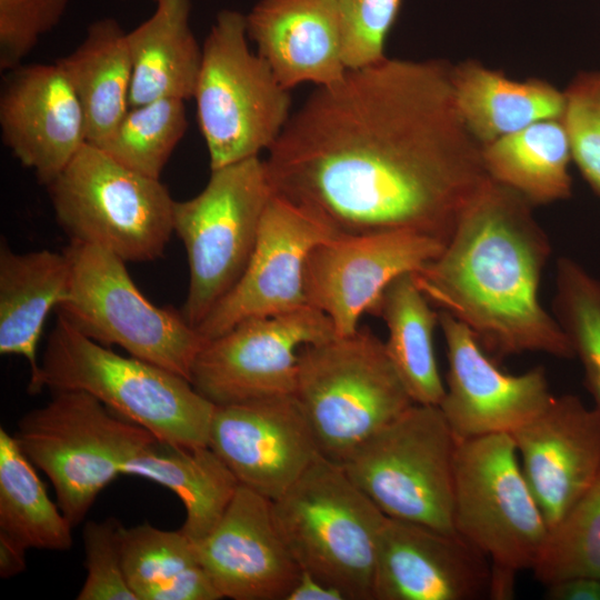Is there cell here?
<instances>
[{
  "instance_id": "cell-15",
  "label": "cell",
  "mask_w": 600,
  "mask_h": 600,
  "mask_svg": "<svg viewBox=\"0 0 600 600\" xmlns=\"http://www.w3.org/2000/svg\"><path fill=\"white\" fill-rule=\"evenodd\" d=\"M439 327L448 358L439 408L458 441L511 434L553 399L542 367L520 374L503 372L472 332L451 314L439 310Z\"/></svg>"
},
{
  "instance_id": "cell-22",
  "label": "cell",
  "mask_w": 600,
  "mask_h": 600,
  "mask_svg": "<svg viewBox=\"0 0 600 600\" xmlns=\"http://www.w3.org/2000/svg\"><path fill=\"white\" fill-rule=\"evenodd\" d=\"M247 34L280 84L327 87L348 71L334 0H258L246 14Z\"/></svg>"
},
{
  "instance_id": "cell-10",
  "label": "cell",
  "mask_w": 600,
  "mask_h": 600,
  "mask_svg": "<svg viewBox=\"0 0 600 600\" xmlns=\"http://www.w3.org/2000/svg\"><path fill=\"white\" fill-rule=\"evenodd\" d=\"M194 197L174 201L173 229L184 246L189 283L183 318L197 329L232 290L253 252L274 192L259 156L210 170Z\"/></svg>"
},
{
  "instance_id": "cell-20",
  "label": "cell",
  "mask_w": 600,
  "mask_h": 600,
  "mask_svg": "<svg viewBox=\"0 0 600 600\" xmlns=\"http://www.w3.org/2000/svg\"><path fill=\"white\" fill-rule=\"evenodd\" d=\"M194 547L222 599L287 600L301 574L276 526L272 501L242 484Z\"/></svg>"
},
{
  "instance_id": "cell-14",
  "label": "cell",
  "mask_w": 600,
  "mask_h": 600,
  "mask_svg": "<svg viewBox=\"0 0 600 600\" xmlns=\"http://www.w3.org/2000/svg\"><path fill=\"white\" fill-rule=\"evenodd\" d=\"M446 244L413 232H384L331 238L317 244L304 267L307 303L322 311L337 336L359 329L386 288L398 277L414 273Z\"/></svg>"
},
{
  "instance_id": "cell-36",
  "label": "cell",
  "mask_w": 600,
  "mask_h": 600,
  "mask_svg": "<svg viewBox=\"0 0 600 600\" xmlns=\"http://www.w3.org/2000/svg\"><path fill=\"white\" fill-rule=\"evenodd\" d=\"M113 517L87 521L82 530L87 577L77 600H137L123 571L120 532Z\"/></svg>"
},
{
  "instance_id": "cell-9",
  "label": "cell",
  "mask_w": 600,
  "mask_h": 600,
  "mask_svg": "<svg viewBox=\"0 0 600 600\" xmlns=\"http://www.w3.org/2000/svg\"><path fill=\"white\" fill-rule=\"evenodd\" d=\"M66 299L56 310L78 331L103 346H119L130 356L190 381L194 360L207 340L181 311L161 308L143 296L126 261L93 244L70 242Z\"/></svg>"
},
{
  "instance_id": "cell-39",
  "label": "cell",
  "mask_w": 600,
  "mask_h": 600,
  "mask_svg": "<svg viewBox=\"0 0 600 600\" xmlns=\"http://www.w3.org/2000/svg\"><path fill=\"white\" fill-rule=\"evenodd\" d=\"M549 600H600V579L571 577L546 586Z\"/></svg>"
},
{
  "instance_id": "cell-32",
  "label": "cell",
  "mask_w": 600,
  "mask_h": 600,
  "mask_svg": "<svg viewBox=\"0 0 600 600\" xmlns=\"http://www.w3.org/2000/svg\"><path fill=\"white\" fill-rule=\"evenodd\" d=\"M552 310L573 357L582 366L593 407L600 412V280L573 259L560 257Z\"/></svg>"
},
{
  "instance_id": "cell-25",
  "label": "cell",
  "mask_w": 600,
  "mask_h": 600,
  "mask_svg": "<svg viewBox=\"0 0 600 600\" xmlns=\"http://www.w3.org/2000/svg\"><path fill=\"white\" fill-rule=\"evenodd\" d=\"M154 12L127 32L132 62L130 108L193 98L202 62L189 19L190 0H154Z\"/></svg>"
},
{
  "instance_id": "cell-6",
  "label": "cell",
  "mask_w": 600,
  "mask_h": 600,
  "mask_svg": "<svg viewBox=\"0 0 600 600\" xmlns=\"http://www.w3.org/2000/svg\"><path fill=\"white\" fill-rule=\"evenodd\" d=\"M13 437L50 479L72 527L84 520L99 493L121 474L123 463L157 440L79 390L53 391L46 404L20 418Z\"/></svg>"
},
{
  "instance_id": "cell-23",
  "label": "cell",
  "mask_w": 600,
  "mask_h": 600,
  "mask_svg": "<svg viewBox=\"0 0 600 600\" xmlns=\"http://www.w3.org/2000/svg\"><path fill=\"white\" fill-rule=\"evenodd\" d=\"M450 79L458 113L481 146L563 116V90L544 79L514 80L477 59L451 64Z\"/></svg>"
},
{
  "instance_id": "cell-12",
  "label": "cell",
  "mask_w": 600,
  "mask_h": 600,
  "mask_svg": "<svg viewBox=\"0 0 600 600\" xmlns=\"http://www.w3.org/2000/svg\"><path fill=\"white\" fill-rule=\"evenodd\" d=\"M458 442L439 406L413 403L341 466L388 518L456 532Z\"/></svg>"
},
{
  "instance_id": "cell-29",
  "label": "cell",
  "mask_w": 600,
  "mask_h": 600,
  "mask_svg": "<svg viewBox=\"0 0 600 600\" xmlns=\"http://www.w3.org/2000/svg\"><path fill=\"white\" fill-rule=\"evenodd\" d=\"M372 314L386 324L387 353L412 401L439 406L446 390L433 342L439 310L418 288L413 274L394 279L383 291Z\"/></svg>"
},
{
  "instance_id": "cell-19",
  "label": "cell",
  "mask_w": 600,
  "mask_h": 600,
  "mask_svg": "<svg viewBox=\"0 0 600 600\" xmlns=\"http://www.w3.org/2000/svg\"><path fill=\"white\" fill-rule=\"evenodd\" d=\"M4 73L1 140L47 187L87 143L82 107L56 62L20 64Z\"/></svg>"
},
{
  "instance_id": "cell-17",
  "label": "cell",
  "mask_w": 600,
  "mask_h": 600,
  "mask_svg": "<svg viewBox=\"0 0 600 600\" xmlns=\"http://www.w3.org/2000/svg\"><path fill=\"white\" fill-rule=\"evenodd\" d=\"M208 446L240 484L271 501L321 456L293 394L216 406Z\"/></svg>"
},
{
  "instance_id": "cell-24",
  "label": "cell",
  "mask_w": 600,
  "mask_h": 600,
  "mask_svg": "<svg viewBox=\"0 0 600 600\" xmlns=\"http://www.w3.org/2000/svg\"><path fill=\"white\" fill-rule=\"evenodd\" d=\"M70 262L64 251L16 252L0 244V353L23 357L30 379L39 370L37 349L44 322L66 299Z\"/></svg>"
},
{
  "instance_id": "cell-37",
  "label": "cell",
  "mask_w": 600,
  "mask_h": 600,
  "mask_svg": "<svg viewBox=\"0 0 600 600\" xmlns=\"http://www.w3.org/2000/svg\"><path fill=\"white\" fill-rule=\"evenodd\" d=\"M342 23L343 59L348 70L374 64L384 58L386 41L402 0H334Z\"/></svg>"
},
{
  "instance_id": "cell-13",
  "label": "cell",
  "mask_w": 600,
  "mask_h": 600,
  "mask_svg": "<svg viewBox=\"0 0 600 600\" xmlns=\"http://www.w3.org/2000/svg\"><path fill=\"white\" fill-rule=\"evenodd\" d=\"M333 337L331 320L310 306L250 318L204 343L190 382L216 406L293 394L300 350Z\"/></svg>"
},
{
  "instance_id": "cell-34",
  "label": "cell",
  "mask_w": 600,
  "mask_h": 600,
  "mask_svg": "<svg viewBox=\"0 0 600 600\" xmlns=\"http://www.w3.org/2000/svg\"><path fill=\"white\" fill-rule=\"evenodd\" d=\"M123 571L137 600L173 578L201 566L194 543L179 529L162 530L144 522L120 532Z\"/></svg>"
},
{
  "instance_id": "cell-28",
  "label": "cell",
  "mask_w": 600,
  "mask_h": 600,
  "mask_svg": "<svg viewBox=\"0 0 600 600\" xmlns=\"http://www.w3.org/2000/svg\"><path fill=\"white\" fill-rule=\"evenodd\" d=\"M481 153L489 178L533 207L571 197L572 152L562 118L537 121L483 144Z\"/></svg>"
},
{
  "instance_id": "cell-21",
  "label": "cell",
  "mask_w": 600,
  "mask_h": 600,
  "mask_svg": "<svg viewBox=\"0 0 600 600\" xmlns=\"http://www.w3.org/2000/svg\"><path fill=\"white\" fill-rule=\"evenodd\" d=\"M511 437L550 529L600 473V412L586 407L579 397H553Z\"/></svg>"
},
{
  "instance_id": "cell-2",
  "label": "cell",
  "mask_w": 600,
  "mask_h": 600,
  "mask_svg": "<svg viewBox=\"0 0 600 600\" xmlns=\"http://www.w3.org/2000/svg\"><path fill=\"white\" fill-rule=\"evenodd\" d=\"M532 207L489 179L442 251L412 273L429 302L463 323L497 363L523 352L573 358L559 323L540 302L552 250Z\"/></svg>"
},
{
  "instance_id": "cell-18",
  "label": "cell",
  "mask_w": 600,
  "mask_h": 600,
  "mask_svg": "<svg viewBox=\"0 0 600 600\" xmlns=\"http://www.w3.org/2000/svg\"><path fill=\"white\" fill-rule=\"evenodd\" d=\"M490 560L457 532L388 518L374 567L373 600L490 598Z\"/></svg>"
},
{
  "instance_id": "cell-35",
  "label": "cell",
  "mask_w": 600,
  "mask_h": 600,
  "mask_svg": "<svg viewBox=\"0 0 600 600\" xmlns=\"http://www.w3.org/2000/svg\"><path fill=\"white\" fill-rule=\"evenodd\" d=\"M572 161L600 197V71L579 72L563 90Z\"/></svg>"
},
{
  "instance_id": "cell-7",
  "label": "cell",
  "mask_w": 600,
  "mask_h": 600,
  "mask_svg": "<svg viewBox=\"0 0 600 600\" xmlns=\"http://www.w3.org/2000/svg\"><path fill=\"white\" fill-rule=\"evenodd\" d=\"M246 14L224 9L202 46L193 98L210 170L269 150L291 112V93L250 50Z\"/></svg>"
},
{
  "instance_id": "cell-40",
  "label": "cell",
  "mask_w": 600,
  "mask_h": 600,
  "mask_svg": "<svg viewBox=\"0 0 600 600\" xmlns=\"http://www.w3.org/2000/svg\"><path fill=\"white\" fill-rule=\"evenodd\" d=\"M287 600H346L336 588L302 571Z\"/></svg>"
},
{
  "instance_id": "cell-41",
  "label": "cell",
  "mask_w": 600,
  "mask_h": 600,
  "mask_svg": "<svg viewBox=\"0 0 600 600\" xmlns=\"http://www.w3.org/2000/svg\"><path fill=\"white\" fill-rule=\"evenodd\" d=\"M27 549L0 533V577L12 578L26 569Z\"/></svg>"
},
{
  "instance_id": "cell-30",
  "label": "cell",
  "mask_w": 600,
  "mask_h": 600,
  "mask_svg": "<svg viewBox=\"0 0 600 600\" xmlns=\"http://www.w3.org/2000/svg\"><path fill=\"white\" fill-rule=\"evenodd\" d=\"M72 526L13 436L0 429V533L27 550L68 551Z\"/></svg>"
},
{
  "instance_id": "cell-8",
  "label": "cell",
  "mask_w": 600,
  "mask_h": 600,
  "mask_svg": "<svg viewBox=\"0 0 600 600\" xmlns=\"http://www.w3.org/2000/svg\"><path fill=\"white\" fill-rule=\"evenodd\" d=\"M47 188L70 242L101 247L126 262L161 258L174 233L176 200L160 179L88 142Z\"/></svg>"
},
{
  "instance_id": "cell-38",
  "label": "cell",
  "mask_w": 600,
  "mask_h": 600,
  "mask_svg": "<svg viewBox=\"0 0 600 600\" xmlns=\"http://www.w3.org/2000/svg\"><path fill=\"white\" fill-rule=\"evenodd\" d=\"M69 0H0V70L20 64L40 38L54 29Z\"/></svg>"
},
{
  "instance_id": "cell-33",
  "label": "cell",
  "mask_w": 600,
  "mask_h": 600,
  "mask_svg": "<svg viewBox=\"0 0 600 600\" xmlns=\"http://www.w3.org/2000/svg\"><path fill=\"white\" fill-rule=\"evenodd\" d=\"M532 571L544 586L579 576L600 579V473L549 529Z\"/></svg>"
},
{
  "instance_id": "cell-26",
  "label": "cell",
  "mask_w": 600,
  "mask_h": 600,
  "mask_svg": "<svg viewBox=\"0 0 600 600\" xmlns=\"http://www.w3.org/2000/svg\"><path fill=\"white\" fill-rule=\"evenodd\" d=\"M121 474L146 478L174 492L186 509L180 530L193 543L216 528L240 486L209 446L180 447L158 439L126 461Z\"/></svg>"
},
{
  "instance_id": "cell-3",
  "label": "cell",
  "mask_w": 600,
  "mask_h": 600,
  "mask_svg": "<svg viewBox=\"0 0 600 600\" xmlns=\"http://www.w3.org/2000/svg\"><path fill=\"white\" fill-rule=\"evenodd\" d=\"M84 391L158 440L208 446L216 404L186 378L109 349L58 316L28 392Z\"/></svg>"
},
{
  "instance_id": "cell-4",
  "label": "cell",
  "mask_w": 600,
  "mask_h": 600,
  "mask_svg": "<svg viewBox=\"0 0 600 600\" xmlns=\"http://www.w3.org/2000/svg\"><path fill=\"white\" fill-rule=\"evenodd\" d=\"M276 526L302 571L346 600H373L377 550L387 520L343 467L323 456L272 501Z\"/></svg>"
},
{
  "instance_id": "cell-5",
  "label": "cell",
  "mask_w": 600,
  "mask_h": 600,
  "mask_svg": "<svg viewBox=\"0 0 600 600\" xmlns=\"http://www.w3.org/2000/svg\"><path fill=\"white\" fill-rule=\"evenodd\" d=\"M293 396L324 458L342 464L414 402L368 328L303 347Z\"/></svg>"
},
{
  "instance_id": "cell-27",
  "label": "cell",
  "mask_w": 600,
  "mask_h": 600,
  "mask_svg": "<svg viewBox=\"0 0 600 600\" xmlns=\"http://www.w3.org/2000/svg\"><path fill=\"white\" fill-rule=\"evenodd\" d=\"M56 63L82 107L87 142L98 146L130 108L132 62L127 32L113 18L96 20L81 43Z\"/></svg>"
},
{
  "instance_id": "cell-1",
  "label": "cell",
  "mask_w": 600,
  "mask_h": 600,
  "mask_svg": "<svg viewBox=\"0 0 600 600\" xmlns=\"http://www.w3.org/2000/svg\"><path fill=\"white\" fill-rule=\"evenodd\" d=\"M443 59L348 70L292 112L266 160L276 196L333 238L413 232L444 244L489 181Z\"/></svg>"
},
{
  "instance_id": "cell-11",
  "label": "cell",
  "mask_w": 600,
  "mask_h": 600,
  "mask_svg": "<svg viewBox=\"0 0 600 600\" xmlns=\"http://www.w3.org/2000/svg\"><path fill=\"white\" fill-rule=\"evenodd\" d=\"M453 526L490 560L498 583L513 587L518 572L533 569L549 526L510 433L458 442Z\"/></svg>"
},
{
  "instance_id": "cell-16",
  "label": "cell",
  "mask_w": 600,
  "mask_h": 600,
  "mask_svg": "<svg viewBox=\"0 0 600 600\" xmlns=\"http://www.w3.org/2000/svg\"><path fill=\"white\" fill-rule=\"evenodd\" d=\"M333 238L311 216L276 194L263 213L257 242L241 278L197 327L204 340L256 317L307 307L304 267L311 250Z\"/></svg>"
},
{
  "instance_id": "cell-31",
  "label": "cell",
  "mask_w": 600,
  "mask_h": 600,
  "mask_svg": "<svg viewBox=\"0 0 600 600\" xmlns=\"http://www.w3.org/2000/svg\"><path fill=\"white\" fill-rule=\"evenodd\" d=\"M187 127L183 100H154L129 108L116 128L96 147L122 166L160 179Z\"/></svg>"
}]
</instances>
